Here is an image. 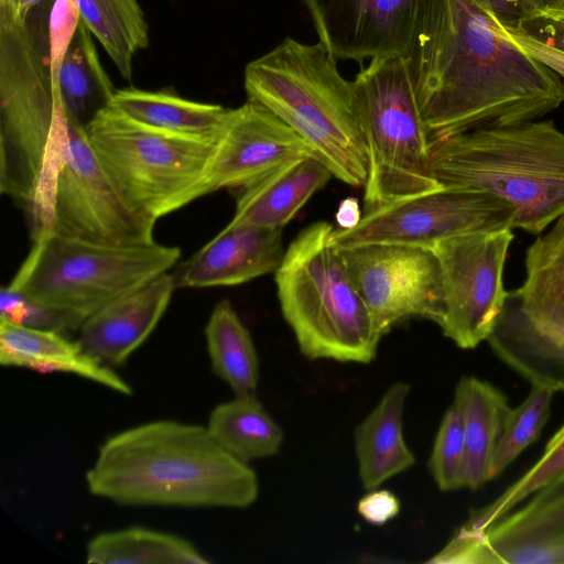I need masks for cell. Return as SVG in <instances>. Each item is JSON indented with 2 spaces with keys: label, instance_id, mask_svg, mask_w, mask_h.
<instances>
[{
  "label": "cell",
  "instance_id": "cell-6",
  "mask_svg": "<svg viewBox=\"0 0 564 564\" xmlns=\"http://www.w3.org/2000/svg\"><path fill=\"white\" fill-rule=\"evenodd\" d=\"M334 229L313 223L289 245L274 272L281 312L308 359L369 364L382 336L332 245Z\"/></svg>",
  "mask_w": 564,
  "mask_h": 564
},
{
  "label": "cell",
  "instance_id": "cell-15",
  "mask_svg": "<svg viewBox=\"0 0 564 564\" xmlns=\"http://www.w3.org/2000/svg\"><path fill=\"white\" fill-rule=\"evenodd\" d=\"M310 155L316 156L302 137L269 109L247 99L229 109L187 204L218 189L243 187L291 160Z\"/></svg>",
  "mask_w": 564,
  "mask_h": 564
},
{
  "label": "cell",
  "instance_id": "cell-3",
  "mask_svg": "<svg viewBox=\"0 0 564 564\" xmlns=\"http://www.w3.org/2000/svg\"><path fill=\"white\" fill-rule=\"evenodd\" d=\"M68 126L39 36L0 11V191L29 215L32 239L52 231Z\"/></svg>",
  "mask_w": 564,
  "mask_h": 564
},
{
  "label": "cell",
  "instance_id": "cell-8",
  "mask_svg": "<svg viewBox=\"0 0 564 564\" xmlns=\"http://www.w3.org/2000/svg\"><path fill=\"white\" fill-rule=\"evenodd\" d=\"M352 80L367 148L365 213L443 187L431 169V137L409 57L372 58Z\"/></svg>",
  "mask_w": 564,
  "mask_h": 564
},
{
  "label": "cell",
  "instance_id": "cell-1",
  "mask_svg": "<svg viewBox=\"0 0 564 564\" xmlns=\"http://www.w3.org/2000/svg\"><path fill=\"white\" fill-rule=\"evenodd\" d=\"M409 61L431 140L535 120L564 85L474 0H424Z\"/></svg>",
  "mask_w": 564,
  "mask_h": 564
},
{
  "label": "cell",
  "instance_id": "cell-25",
  "mask_svg": "<svg viewBox=\"0 0 564 564\" xmlns=\"http://www.w3.org/2000/svg\"><path fill=\"white\" fill-rule=\"evenodd\" d=\"M524 264V282L512 291L523 314L564 322V215L528 248Z\"/></svg>",
  "mask_w": 564,
  "mask_h": 564
},
{
  "label": "cell",
  "instance_id": "cell-39",
  "mask_svg": "<svg viewBox=\"0 0 564 564\" xmlns=\"http://www.w3.org/2000/svg\"><path fill=\"white\" fill-rule=\"evenodd\" d=\"M509 28L519 29L523 22L518 0H474Z\"/></svg>",
  "mask_w": 564,
  "mask_h": 564
},
{
  "label": "cell",
  "instance_id": "cell-38",
  "mask_svg": "<svg viewBox=\"0 0 564 564\" xmlns=\"http://www.w3.org/2000/svg\"><path fill=\"white\" fill-rule=\"evenodd\" d=\"M518 1L523 22L534 19L564 20V0Z\"/></svg>",
  "mask_w": 564,
  "mask_h": 564
},
{
  "label": "cell",
  "instance_id": "cell-41",
  "mask_svg": "<svg viewBox=\"0 0 564 564\" xmlns=\"http://www.w3.org/2000/svg\"><path fill=\"white\" fill-rule=\"evenodd\" d=\"M43 0H0V11L18 20H28L31 10Z\"/></svg>",
  "mask_w": 564,
  "mask_h": 564
},
{
  "label": "cell",
  "instance_id": "cell-27",
  "mask_svg": "<svg viewBox=\"0 0 564 564\" xmlns=\"http://www.w3.org/2000/svg\"><path fill=\"white\" fill-rule=\"evenodd\" d=\"M90 34L80 20L54 83L66 113L84 127L110 104L116 91Z\"/></svg>",
  "mask_w": 564,
  "mask_h": 564
},
{
  "label": "cell",
  "instance_id": "cell-4",
  "mask_svg": "<svg viewBox=\"0 0 564 564\" xmlns=\"http://www.w3.org/2000/svg\"><path fill=\"white\" fill-rule=\"evenodd\" d=\"M247 99L256 101L292 128L313 149L333 176L364 187L367 148L352 82L337 69L321 43L285 37L245 68Z\"/></svg>",
  "mask_w": 564,
  "mask_h": 564
},
{
  "label": "cell",
  "instance_id": "cell-13",
  "mask_svg": "<svg viewBox=\"0 0 564 564\" xmlns=\"http://www.w3.org/2000/svg\"><path fill=\"white\" fill-rule=\"evenodd\" d=\"M337 250L381 336L409 318L438 321L441 273L433 249L369 243Z\"/></svg>",
  "mask_w": 564,
  "mask_h": 564
},
{
  "label": "cell",
  "instance_id": "cell-7",
  "mask_svg": "<svg viewBox=\"0 0 564 564\" xmlns=\"http://www.w3.org/2000/svg\"><path fill=\"white\" fill-rule=\"evenodd\" d=\"M180 257V248L156 241L115 245L50 232L33 240L7 286L74 332L107 304L167 272Z\"/></svg>",
  "mask_w": 564,
  "mask_h": 564
},
{
  "label": "cell",
  "instance_id": "cell-9",
  "mask_svg": "<svg viewBox=\"0 0 564 564\" xmlns=\"http://www.w3.org/2000/svg\"><path fill=\"white\" fill-rule=\"evenodd\" d=\"M85 129L100 166L123 202L156 220L187 205L216 143L154 130L110 105Z\"/></svg>",
  "mask_w": 564,
  "mask_h": 564
},
{
  "label": "cell",
  "instance_id": "cell-33",
  "mask_svg": "<svg viewBox=\"0 0 564 564\" xmlns=\"http://www.w3.org/2000/svg\"><path fill=\"white\" fill-rule=\"evenodd\" d=\"M466 447L463 415L453 402L438 426L429 459L431 475L442 491L465 487Z\"/></svg>",
  "mask_w": 564,
  "mask_h": 564
},
{
  "label": "cell",
  "instance_id": "cell-17",
  "mask_svg": "<svg viewBox=\"0 0 564 564\" xmlns=\"http://www.w3.org/2000/svg\"><path fill=\"white\" fill-rule=\"evenodd\" d=\"M175 288V278L167 272L151 279L89 316L77 341L102 365L121 366L153 332Z\"/></svg>",
  "mask_w": 564,
  "mask_h": 564
},
{
  "label": "cell",
  "instance_id": "cell-32",
  "mask_svg": "<svg viewBox=\"0 0 564 564\" xmlns=\"http://www.w3.org/2000/svg\"><path fill=\"white\" fill-rule=\"evenodd\" d=\"M554 391L531 386L521 404L510 408L502 434L491 458L488 479L503 473L540 436L550 415Z\"/></svg>",
  "mask_w": 564,
  "mask_h": 564
},
{
  "label": "cell",
  "instance_id": "cell-5",
  "mask_svg": "<svg viewBox=\"0 0 564 564\" xmlns=\"http://www.w3.org/2000/svg\"><path fill=\"white\" fill-rule=\"evenodd\" d=\"M442 186L496 195L516 210L514 228L541 234L564 215V132L551 120L484 128L431 142Z\"/></svg>",
  "mask_w": 564,
  "mask_h": 564
},
{
  "label": "cell",
  "instance_id": "cell-35",
  "mask_svg": "<svg viewBox=\"0 0 564 564\" xmlns=\"http://www.w3.org/2000/svg\"><path fill=\"white\" fill-rule=\"evenodd\" d=\"M400 508V500L392 491L378 488L368 490L357 505L359 516L373 525L386 524L398 516Z\"/></svg>",
  "mask_w": 564,
  "mask_h": 564
},
{
  "label": "cell",
  "instance_id": "cell-21",
  "mask_svg": "<svg viewBox=\"0 0 564 564\" xmlns=\"http://www.w3.org/2000/svg\"><path fill=\"white\" fill-rule=\"evenodd\" d=\"M332 177L316 156L291 160L238 188L229 224L282 229Z\"/></svg>",
  "mask_w": 564,
  "mask_h": 564
},
{
  "label": "cell",
  "instance_id": "cell-28",
  "mask_svg": "<svg viewBox=\"0 0 564 564\" xmlns=\"http://www.w3.org/2000/svg\"><path fill=\"white\" fill-rule=\"evenodd\" d=\"M91 564H207L204 554L187 539L144 527L104 531L86 546Z\"/></svg>",
  "mask_w": 564,
  "mask_h": 564
},
{
  "label": "cell",
  "instance_id": "cell-19",
  "mask_svg": "<svg viewBox=\"0 0 564 564\" xmlns=\"http://www.w3.org/2000/svg\"><path fill=\"white\" fill-rule=\"evenodd\" d=\"M495 355L531 386L564 392V322H538L508 295L487 339Z\"/></svg>",
  "mask_w": 564,
  "mask_h": 564
},
{
  "label": "cell",
  "instance_id": "cell-37",
  "mask_svg": "<svg viewBox=\"0 0 564 564\" xmlns=\"http://www.w3.org/2000/svg\"><path fill=\"white\" fill-rule=\"evenodd\" d=\"M538 41L564 52V20L534 19L519 28Z\"/></svg>",
  "mask_w": 564,
  "mask_h": 564
},
{
  "label": "cell",
  "instance_id": "cell-36",
  "mask_svg": "<svg viewBox=\"0 0 564 564\" xmlns=\"http://www.w3.org/2000/svg\"><path fill=\"white\" fill-rule=\"evenodd\" d=\"M507 36L523 52L552 69L564 85V52L551 47L521 29L501 24Z\"/></svg>",
  "mask_w": 564,
  "mask_h": 564
},
{
  "label": "cell",
  "instance_id": "cell-14",
  "mask_svg": "<svg viewBox=\"0 0 564 564\" xmlns=\"http://www.w3.org/2000/svg\"><path fill=\"white\" fill-rule=\"evenodd\" d=\"M485 531L460 527L427 563H564V474Z\"/></svg>",
  "mask_w": 564,
  "mask_h": 564
},
{
  "label": "cell",
  "instance_id": "cell-18",
  "mask_svg": "<svg viewBox=\"0 0 564 564\" xmlns=\"http://www.w3.org/2000/svg\"><path fill=\"white\" fill-rule=\"evenodd\" d=\"M282 229L228 224L182 268L176 286H232L275 272L283 257Z\"/></svg>",
  "mask_w": 564,
  "mask_h": 564
},
{
  "label": "cell",
  "instance_id": "cell-29",
  "mask_svg": "<svg viewBox=\"0 0 564 564\" xmlns=\"http://www.w3.org/2000/svg\"><path fill=\"white\" fill-rule=\"evenodd\" d=\"M210 365L215 375L235 394L254 392L259 382V357L251 334L232 304L218 302L205 327Z\"/></svg>",
  "mask_w": 564,
  "mask_h": 564
},
{
  "label": "cell",
  "instance_id": "cell-2",
  "mask_svg": "<svg viewBox=\"0 0 564 564\" xmlns=\"http://www.w3.org/2000/svg\"><path fill=\"white\" fill-rule=\"evenodd\" d=\"M85 478L91 495L122 506L241 509L259 495L256 471L206 425L172 420L108 437Z\"/></svg>",
  "mask_w": 564,
  "mask_h": 564
},
{
  "label": "cell",
  "instance_id": "cell-22",
  "mask_svg": "<svg viewBox=\"0 0 564 564\" xmlns=\"http://www.w3.org/2000/svg\"><path fill=\"white\" fill-rule=\"evenodd\" d=\"M409 391L410 386L405 382L390 386L376 408L356 429L358 473L366 490L379 488L415 463V456L408 447L402 430Z\"/></svg>",
  "mask_w": 564,
  "mask_h": 564
},
{
  "label": "cell",
  "instance_id": "cell-23",
  "mask_svg": "<svg viewBox=\"0 0 564 564\" xmlns=\"http://www.w3.org/2000/svg\"><path fill=\"white\" fill-rule=\"evenodd\" d=\"M110 106L154 130L197 141L216 142L229 109L188 100L169 90L116 89Z\"/></svg>",
  "mask_w": 564,
  "mask_h": 564
},
{
  "label": "cell",
  "instance_id": "cell-40",
  "mask_svg": "<svg viewBox=\"0 0 564 564\" xmlns=\"http://www.w3.org/2000/svg\"><path fill=\"white\" fill-rule=\"evenodd\" d=\"M358 202L355 198L343 200L336 214V220L340 228L348 229L357 225L361 219Z\"/></svg>",
  "mask_w": 564,
  "mask_h": 564
},
{
  "label": "cell",
  "instance_id": "cell-24",
  "mask_svg": "<svg viewBox=\"0 0 564 564\" xmlns=\"http://www.w3.org/2000/svg\"><path fill=\"white\" fill-rule=\"evenodd\" d=\"M454 402L464 423L465 487L477 489L489 481L491 458L511 406L498 388L471 376L459 379Z\"/></svg>",
  "mask_w": 564,
  "mask_h": 564
},
{
  "label": "cell",
  "instance_id": "cell-11",
  "mask_svg": "<svg viewBox=\"0 0 564 564\" xmlns=\"http://www.w3.org/2000/svg\"><path fill=\"white\" fill-rule=\"evenodd\" d=\"M512 229L454 236L432 249L438 260L442 312L436 324L462 349L488 339L505 305L503 268Z\"/></svg>",
  "mask_w": 564,
  "mask_h": 564
},
{
  "label": "cell",
  "instance_id": "cell-30",
  "mask_svg": "<svg viewBox=\"0 0 564 564\" xmlns=\"http://www.w3.org/2000/svg\"><path fill=\"white\" fill-rule=\"evenodd\" d=\"M80 20L94 34L119 73L132 76L134 54L149 46V28L138 0H76Z\"/></svg>",
  "mask_w": 564,
  "mask_h": 564
},
{
  "label": "cell",
  "instance_id": "cell-10",
  "mask_svg": "<svg viewBox=\"0 0 564 564\" xmlns=\"http://www.w3.org/2000/svg\"><path fill=\"white\" fill-rule=\"evenodd\" d=\"M516 210L490 193L443 186L373 212L351 228L334 229L336 249L369 243L433 248L440 241L470 232L514 228Z\"/></svg>",
  "mask_w": 564,
  "mask_h": 564
},
{
  "label": "cell",
  "instance_id": "cell-31",
  "mask_svg": "<svg viewBox=\"0 0 564 564\" xmlns=\"http://www.w3.org/2000/svg\"><path fill=\"white\" fill-rule=\"evenodd\" d=\"M564 474V424L549 440L540 458L516 482L487 506L470 512L462 525L485 531L525 501L533 492Z\"/></svg>",
  "mask_w": 564,
  "mask_h": 564
},
{
  "label": "cell",
  "instance_id": "cell-16",
  "mask_svg": "<svg viewBox=\"0 0 564 564\" xmlns=\"http://www.w3.org/2000/svg\"><path fill=\"white\" fill-rule=\"evenodd\" d=\"M318 42L337 59L408 57L424 0H302Z\"/></svg>",
  "mask_w": 564,
  "mask_h": 564
},
{
  "label": "cell",
  "instance_id": "cell-20",
  "mask_svg": "<svg viewBox=\"0 0 564 564\" xmlns=\"http://www.w3.org/2000/svg\"><path fill=\"white\" fill-rule=\"evenodd\" d=\"M0 364L42 372H66L131 395V386L63 333L0 318Z\"/></svg>",
  "mask_w": 564,
  "mask_h": 564
},
{
  "label": "cell",
  "instance_id": "cell-12",
  "mask_svg": "<svg viewBox=\"0 0 564 564\" xmlns=\"http://www.w3.org/2000/svg\"><path fill=\"white\" fill-rule=\"evenodd\" d=\"M156 219L130 208L100 166L86 129L69 117L53 202L52 232L96 242H153Z\"/></svg>",
  "mask_w": 564,
  "mask_h": 564
},
{
  "label": "cell",
  "instance_id": "cell-26",
  "mask_svg": "<svg viewBox=\"0 0 564 564\" xmlns=\"http://www.w3.org/2000/svg\"><path fill=\"white\" fill-rule=\"evenodd\" d=\"M206 427L224 449L246 463L275 455L283 442V431L253 392L217 404Z\"/></svg>",
  "mask_w": 564,
  "mask_h": 564
},
{
  "label": "cell",
  "instance_id": "cell-34",
  "mask_svg": "<svg viewBox=\"0 0 564 564\" xmlns=\"http://www.w3.org/2000/svg\"><path fill=\"white\" fill-rule=\"evenodd\" d=\"M79 22L80 14L76 0H54L47 32V56L53 86Z\"/></svg>",
  "mask_w": 564,
  "mask_h": 564
}]
</instances>
